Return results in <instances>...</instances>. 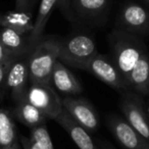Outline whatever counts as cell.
Masks as SVG:
<instances>
[{
    "instance_id": "cell-10",
    "label": "cell",
    "mask_w": 149,
    "mask_h": 149,
    "mask_svg": "<svg viewBox=\"0 0 149 149\" xmlns=\"http://www.w3.org/2000/svg\"><path fill=\"white\" fill-rule=\"evenodd\" d=\"M120 25L129 32L149 31V13L137 3L126 4L120 13Z\"/></svg>"
},
{
    "instance_id": "cell-13",
    "label": "cell",
    "mask_w": 149,
    "mask_h": 149,
    "mask_svg": "<svg viewBox=\"0 0 149 149\" xmlns=\"http://www.w3.org/2000/svg\"><path fill=\"white\" fill-rule=\"evenodd\" d=\"M0 42L17 57L34 50L29 36L19 34L8 28H0Z\"/></svg>"
},
{
    "instance_id": "cell-14",
    "label": "cell",
    "mask_w": 149,
    "mask_h": 149,
    "mask_svg": "<svg viewBox=\"0 0 149 149\" xmlns=\"http://www.w3.org/2000/svg\"><path fill=\"white\" fill-rule=\"evenodd\" d=\"M68 4V0H41L39 9L36 19L34 22V28L32 33L30 34V41L33 47L35 48L37 44H39L42 40L44 29H45L47 22L49 19V15L52 13L55 5Z\"/></svg>"
},
{
    "instance_id": "cell-26",
    "label": "cell",
    "mask_w": 149,
    "mask_h": 149,
    "mask_svg": "<svg viewBox=\"0 0 149 149\" xmlns=\"http://www.w3.org/2000/svg\"><path fill=\"white\" fill-rule=\"evenodd\" d=\"M2 149H23V148H22V145H21V143H19V141H17V142H15V144H13L11 146L6 147V148H2Z\"/></svg>"
},
{
    "instance_id": "cell-8",
    "label": "cell",
    "mask_w": 149,
    "mask_h": 149,
    "mask_svg": "<svg viewBox=\"0 0 149 149\" xmlns=\"http://www.w3.org/2000/svg\"><path fill=\"white\" fill-rule=\"evenodd\" d=\"M63 109L80 126L88 132H95L99 126V118L94 107L84 98L64 97L62 99Z\"/></svg>"
},
{
    "instance_id": "cell-29",
    "label": "cell",
    "mask_w": 149,
    "mask_h": 149,
    "mask_svg": "<svg viewBox=\"0 0 149 149\" xmlns=\"http://www.w3.org/2000/svg\"><path fill=\"white\" fill-rule=\"evenodd\" d=\"M146 1H147V2H148V3H149V0H146Z\"/></svg>"
},
{
    "instance_id": "cell-11",
    "label": "cell",
    "mask_w": 149,
    "mask_h": 149,
    "mask_svg": "<svg viewBox=\"0 0 149 149\" xmlns=\"http://www.w3.org/2000/svg\"><path fill=\"white\" fill-rule=\"evenodd\" d=\"M57 124H59L64 130L68 132L77 146L80 149H99L94 143L93 139L90 137L89 132L82 126H80L65 109L61 111V113L55 118Z\"/></svg>"
},
{
    "instance_id": "cell-21",
    "label": "cell",
    "mask_w": 149,
    "mask_h": 149,
    "mask_svg": "<svg viewBox=\"0 0 149 149\" xmlns=\"http://www.w3.org/2000/svg\"><path fill=\"white\" fill-rule=\"evenodd\" d=\"M17 57L13 58V59L8 60V61L4 62V63L0 64V93H1V90L3 87H5V78H6V74L8 72L9 68L13 64V62L17 59Z\"/></svg>"
},
{
    "instance_id": "cell-27",
    "label": "cell",
    "mask_w": 149,
    "mask_h": 149,
    "mask_svg": "<svg viewBox=\"0 0 149 149\" xmlns=\"http://www.w3.org/2000/svg\"><path fill=\"white\" fill-rule=\"evenodd\" d=\"M147 114H148V118H149V107H148V110H147Z\"/></svg>"
},
{
    "instance_id": "cell-23",
    "label": "cell",
    "mask_w": 149,
    "mask_h": 149,
    "mask_svg": "<svg viewBox=\"0 0 149 149\" xmlns=\"http://www.w3.org/2000/svg\"><path fill=\"white\" fill-rule=\"evenodd\" d=\"M15 57H17V56H15L11 52H9L8 50L3 46V44L0 42V64L4 63V62L8 61V60L13 59V58H15Z\"/></svg>"
},
{
    "instance_id": "cell-28",
    "label": "cell",
    "mask_w": 149,
    "mask_h": 149,
    "mask_svg": "<svg viewBox=\"0 0 149 149\" xmlns=\"http://www.w3.org/2000/svg\"><path fill=\"white\" fill-rule=\"evenodd\" d=\"M1 17H2V15H0V22H1Z\"/></svg>"
},
{
    "instance_id": "cell-15",
    "label": "cell",
    "mask_w": 149,
    "mask_h": 149,
    "mask_svg": "<svg viewBox=\"0 0 149 149\" xmlns=\"http://www.w3.org/2000/svg\"><path fill=\"white\" fill-rule=\"evenodd\" d=\"M128 85L142 95L149 93V54L147 51L135 64L129 77Z\"/></svg>"
},
{
    "instance_id": "cell-9",
    "label": "cell",
    "mask_w": 149,
    "mask_h": 149,
    "mask_svg": "<svg viewBox=\"0 0 149 149\" xmlns=\"http://www.w3.org/2000/svg\"><path fill=\"white\" fill-rule=\"evenodd\" d=\"M107 125L116 139L126 149H149L148 141L126 120L118 116H110Z\"/></svg>"
},
{
    "instance_id": "cell-5",
    "label": "cell",
    "mask_w": 149,
    "mask_h": 149,
    "mask_svg": "<svg viewBox=\"0 0 149 149\" xmlns=\"http://www.w3.org/2000/svg\"><path fill=\"white\" fill-rule=\"evenodd\" d=\"M83 70L91 72L96 78L107 84L114 89L128 90L129 86L125 82L118 68L113 63L112 59L103 54L96 53L87 63L84 65Z\"/></svg>"
},
{
    "instance_id": "cell-19",
    "label": "cell",
    "mask_w": 149,
    "mask_h": 149,
    "mask_svg": "<svg viewBox=\"0 0 149 149\" xmlns=\"http://www.w3.org/2000/svg\"><path fill=\"white\" fill-rule=\"evenodd\" d=\"M107 0H74V10L82 15H97L107 6Z\"/></svg>"
},
{
    "instance_id": "cell-22",
    "label": "cell",
    "mask_w": 149,
    "mask_h": 149,
    "mask_svg": "<svg viewBox=\"0 0 149 149\" xmlns=\"http://www.w3.org/2000/svg\"><path fill=\"white\" fill-rule=\"evenodd\" d=\"M35 0H15V9L19 11H30Z\"/></svg>"
},
{
    "instance_id": "cell-24",
    "label": "cell",
    "mask_w": 149,
    "mask_h": 149,
    "mask_svg": "<svg viewBox=\"0 0 149 149\" xmlns=\"http://www.w3.org/2000/svg\"><path fill=\"white\" fill-rule=\"evenodd\" d=\"M19 143L23 149H40L39 146L31 138H26L23 135L19 136Z\"/></svg>"
},
{
    "instance_id": "cell-17",
    "label": "cell",
    "mask_w": 149,
    "mask_h": 149,
    "mask_svg": "<svg viewBox=\"0 0 149 149\" xmlns=\"http://www.w3.org/2000/svg\"><path fill=\"white\" fill-rule=\"evenodd\" d=\"M0 27L8 28L19 34L30 36L33 31L34 23H32V15L30 11L15 10L2 15Z\"/></svg>"
},
{
    "instance_id": "cell-4",
    "label": "cell",
    "mask_w": 149,
    "mask_h": 149,
    "mask_svg": "<svg viewBox=\"0 0 149 149\" xmlns=\"http://www.w3.org/2000/svg\"><path fill=\"white\" fill-rule=\"evenodd\" d=\"M26 99L42 111L47 118L55 120L63 110L62 99L50 85L31 84L28 88Z\"/></svg>"
},
{
    "instance_id": "cell-18",
    "label": "cell",
    "mask_w": 149,
    "mask_h": 149,
    "mask_svg": "<svg viewBox=\"0 0 149 149\" xmlns=\"http://www.w3.org/2000/svg\"><path fill=\"white\" fill-rule=\"evenodd\" d=\"M17 133L13 114L0 107V149L6 148L17 142Z\"/></svg>"
},
{
    "instance_id": "cell-2",
    "label": "cell",
    "mask_w": 149,
    "mask_h": 149,
    "mask_svg": "<svg viewBox=\"0 0 149 149\" xmlns=\"http://www.w3.org/2000/svg\"><path fill=\"white\" fill-rule=\"evenodd\" d=\"M60 42L42 41L36 45L29 55V74L31 84H51V74L54 64L58 60Z\"/></svg>"
},
{
    "instance_id": "cell-12",
    "label": "cell",
    "mask_w": 149,
    "mask_h": 149,
    "mask_svg": "<svg viewBox=\"0 0 149 149\" xmlns=\"http://www.w3.org/2000/svg\"><path fill=\"white\" fill-rule=\"evenodd\" d=\"M51 84H53L54 87L61 93L74 95L82 92V85L80 82L60 60H57L54 64L51 74Z\"/></svg>"
},
{
    "instance_id": "cell-25",
    "label": "cell",
    "mask_w": 149,
    "mask_h": 149,
    "mask_svg": "<svg viewBox=\"0 0 149 149\" xmlns=\"http://www.w3.org/2000/svg\"><path fill=\"white\" fill-rule=\"evenodd\" d=\"M100 149H114V148L109 144V143L102 141V142L100 143Z\"/></svg>"
},
{
    "instance_id": "cell-20",
    "label": "cell",
    "mask_w": 149,
    "mask_h": 149,
    "mask_svg": "<svg viewBox=\"0 0 149 149\" xmlns=\"http://www.w3.org/2000/svg\"><path fill=\"white\" fill-rule=\"evenodd\" d=\"M30 138L39 146L40 149H54L53 143L46 128V125H42V126L31 129Z\"/></svg>"
},
{
    "instance_id": "cell-3",
    "label": "cell",
    "mask_w": 149,
    "mask_h": 149,
    "mask_svg": "<svg viewBox=\"0 0 149 149\" xmlns=\"http://www.w3.org/2000/svg\"><path fill=\"white\" fill-rule=\"evenodd\" d=\"M98 53L94 41L86 35H76L64 42H60L58 60L68 65L82 68Z\"/></svg>"
},
{
    "instance_id": "cell-16",
    "label": "cell",
    "mask_w": 149,
    "mask_h": 149,
    "mask_svg": "<svg viewBox=\"0 0 149 149\" xmlns=\"http://www.w3.org/2000/svg\"><path fill=\"white\" fill-rule=\"evenodd\" d=\"M11 114L23 125L31 129L45 125L47 120V118L42 113V111H40L37 107L30 103L26 98L17 102Z\"/></svg>"
},
{
    "instance_id": "cell-6",
    "label": "cell",
    "mask_w": 149,
    "mask_h": 149,
    "mask_svg": "<svg viewBox=\"0 0 149 149\" xmlns=\"http://www.w3.org/2000/svg\"><path fill=\"white\" fill-rule=\"evenodd\" d=\"M120 108L127 122L149 142V118L142 100L127 91L122 95Z\"/></svg>"
},
{
    "instance_id": "cell-7",
    "label": "cell",
    "mask_w": 149,
    "mask_h": 149,
    "mask_svg": "<svg viewBox=\"0 0 149 149\" xmlns=\"http://www.w3.org/2000/svg\"><path fill=\"white\" fill-rule=\"evenodd\" d=\"M19 57L13 62L5 78V87L10 90L11 97L17 102L26 98L30 82L29 56L25 58Z\"/></svg>"
},
{
    "instance_id": "cell-1",
    "label": "cell",
    "mask_w": 149,
    "mask_h": 149,
    "mask_svg": "<svg viewBox=\"0 0 149 149\" xmlns=\"http://www.w3.org/2000/svg\"><path fill=\"white\" fill-rule=\"evenodd\" d=\"M111 50L113 55L112 61L128 84L131 72L142 54L146 52V48L142 41L135 36L116 32L111 36Z\"/></svg>"
}]
</instances>
